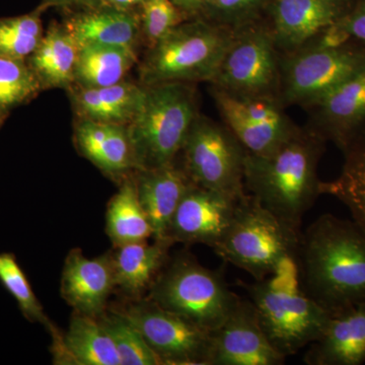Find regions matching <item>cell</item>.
I'll return each instance as SVG.
<instances>
[{
  "mask_svg": "<svg viewBox=\"0 0 365 365\" xmlns=\"http://www.w3.org/2000/svg\"><path fill=\"white\" fill-rule=\"evenodd\" d=\"M297 270L302 292L330 314L364 302V230L322 215L302 234Z\"/></svg>",
  "mask_w": 365,
  "mask_h": 365,
  "instance_id": "obj_1",
  "label": "cell"
},
{
  "mask_svg": "<svg viewBox=\"0 0 365 365\" xmlns=\"http://www.w3.org/2000/svg\"><path fill=\"white\" fill-rule=\"evenodd\" d=\"M321 141L294 133L266 155L247 153L244 180L251 195L297 232L321 190L317 169Z\"/></svg>",
  "mask_w": 365,
  "mask_h": 365,
  "instance_id": "obj_2",
  "label": "cell"
},
{
  "mask_svg": "<svg viewBox=\"0 0 365 365\" xmlns=\"http://www.w3.org/2000/svg\"><path fill=\"white\" fill-rule=\"evenodd\" d=\"M242 285L271 344L287 359L325 330L331 314L302 292L294 261L270 277Z\"/></svg>",
  "mask_w": 365,
  "mask_h": 365,
  "instance_id": "obj_3",
  "label": "cell"
},
{
  "mask_svg": "<svg viewBox=\"0 0 365 365\" xmlns=\"http://www.w3.org/2000/svg\"><path fill=\"white\" fill-rule=\"evenodd\" d=\"M302 234L253 195H247L237 203L230 227L213 250L255 280H262L277 273L287 262L297 263Z\"/></svg>",
  "mask_w": 365,
  "mask_h": 365,
  "instance_id": "obj_4",
  "label": "cell"
},
{
  "mask_svg": "<svg viewBox=\"0 0 365 365\" xmlns=\"http://www.w3.org/2000/svg\"><path fill=\"white\" fill-rule=\"evenodd\" d=\"M144 86L143 106L127 125L135 170L174 163L196 119L194 95L184 83Z\"/></svg>",
  "mask_w": 365,
  "mask_h": 365,
  "instance_id": "obj_5",
  "label": "cell"
},
{
  "mask_svg": "<svg viewBox=\"0 0 365 365\" xmlns=\"http://www.w3.org/2000/svg\"><path fill=\"white\" fill-rule=\"evenodd\" d=\"M145 297L210 333L241 299L228 287L222 271L204 267L187 253L169 259Z\"/></svg>",
  "mask_w": 365,
  "mask_h": 365,
  "instance_id": "obj_6",
  "label": "cell"
},
{
  "mask_svg": "<svg viewBox=\"0 0 365 365\" xmlns=\"http://www.w3.org/2000/svg\"><path fill=\"white\" fill-rule=\"evenodd\" d=\"M232 38L215 26L179 24L150 46L139 68L141 85L215 81Z\"/></svg>",
  "mask_w": 365,
  "mask_h": 365,
  "instance_id": "obj_7",
  "label": "cell"
},
{
  "mask_svg": "<svg viewBox=\"0 0 365 365\" xmlns=\"http://www.w3.org/2000/svg\"><path fill=\"white\" fill-rule=\"evenodd\" d=\"M184 170L196 186L240 201L245 192L247 151L235 135L206 118L194 120L182 145Z\"/></svg>",
  "mask_w": 365,
  "mask_h": 365,
  "instance_id": "obj_8",
  "label": "cell"
},
{
  "mask_svg": "<svg viewBox=\"0 0 365 365\" xmlns=\"http://www.w3.org/2000/svg\"><path fill=\"white\" fill-rule=\"evenodd\" d=\"M118 311L140 331L163 365H209L212 333L145 297Z\"/></svg>",
  "mask_w": 365,
  "mask_h": 365,
  "instance_id": "obj_9",
  "label": "cell"
},
{
  "mask_svg": "<svg viewBox=\"0 0 365 365\" xmlns=\"http://www.w3.org/2000/svg\"><path fill=\"white\" fill-rule=\"evenodd\" d=\"M364 64L365 46L321 45L288 66L285 93L290 102L316 103Z\"/></svg>",
  "mask_w": 365,
  "mask_h": 365,
  "instance_id": "obj_10",
  "label": "cell"
},
{
  "mask_svg": "<svg viewBox=\"0 0 365 365\" xmlns=\"http://www.w3.org/2000/svg\"><path fill=\"white\" fill-rule=\"evenodd\" d=\"M285 360L271 344L248 299H240L212 333L209 365H282Z\"/></svg>",
  "mask_w": 365,
  "mask_h": 365,
  "instance_id": "obj_11",
  "label": "cell"
},
{
  "mask_svg": "<svg viewBox=\"0 0 365 365\" xmlns=\"http://www.w3.org/2000/svg\"><path fill=\"white\" fill-rule=\"evenodd\" d=\"M240 201L193 185L170 220L167 241L203 244L215 249L230 227Z\"/></svg>",
  "mask_w": 365,
  "mask_h": 365,
  "instance_id": "obj_12",
  "label": "cell"
},
{
  "mask_svg": "<svg viewBox=\"0 0 365 365\" xmlns=\"http://www.w3.org/2000/svg\"><path fill=\"white\" fill-rule=\"evenodd\" d=\"M275 76L272 41L253 33L232 42L213 81L227 93L247 98L268 90Z\"/></svg>",
  "mask_w": 365,
  "mask_h": 365,
  "instance_id": "obj_13",
  "label": "cell"
},
{
  "mask_svg": "<svg viewBox=\"0 0 365 365\" xmlns=\"http://www.w3.org/2000/svg\"><path fill=\"white\" fill-rule=\"evenodd\" d=\"M115 288L111 253L91 259L78 248L67 255L60 294L74 312L98 318L107 309Z\"/></svg>",
  "mask_w": 365,
  "mask_h": 365,
  "instance_id": "obj_14",
  "label": "cell"
},
{
  "mask_svg": "<svg viewBox=\"0 0 365 365\" xmlns=\"http://www.w3.org/2000/svg\"><path fill=\"white\" fill-rule=\"evenodd\" d=\"M304 355L309 365L365 362V302L331 314L325 330Z\"/></svg>",
  "mask_w": 365,
  "mask_h": 365,
  "instance_id": "obj_15",
  "label": "cell"
},
{
  "mask_svg": "<svg viewBox=\"0 0 365 365\" xmlns=\"http://www.w3.org/2000/svg\"><path fill=\"white\" fill-rule=\"evenodd\" d=\"M136 172L137 194L153 228V240L167 241L170 220L194 184L184 168L177 167L175 162L158 169Z\"/></svg>",
  "mask_w": 365,
  "mask_h": 365,
  "instance_id": "obj_16",
  "label": "cell"
},
{
  "mask_svg": "<svg viewBox=\"0 0 365 365\" xmlns=\"http://www.w3.org/2000/svg\"><path fill=\"white\" fill-rule=\"evenodd\" d=\"M54 364L72 365H121L109 334L97 318L72 314L66 333H51Z\"/></svg>",
  "mask_w": 365,
  "mask_h": 365,
  "instance_id": "obj_17",
  "label": "cell"
},
{
  "mask_svg": "<svg viewBox=\"0 0 365 365\" xmlns=\"http://www.w3.org/2000/svg\"><path fill=\"white\" fill-rule=\"evenodd\" d=\"M74 141L79 153L105 174L121 176L135 170L130 137L124 125L78 118Z\"/></svg>",
  "mask_w": 365,
  "mask_h": 365,
  "instance_id": "obj_18",
  "label": "cell"
},
{
  "mask_svg": "<svg viewBox=\"0 0 365 365\" xmlns=\"http://www.w3.org/2000/svg\"><path fill=\"white\" fill-rule=\"evenodd\" d=\"M346 13L344 0H276L275 34L282 44L295 47L328 31Z\"/></svg>",
  "mask_w": 365,
  "mask_h": 365,
  "instance_id": "obj_19",
  "label": "cell"
},
{
  "mask_svg": "<svg viewBox=\"0 0 365 365\" xmlns=\"http://www.w3.org/2000/svg\"><path fill=\"white\" fill-rule=\"evenodd\" d=\"M72 108L78 119L127 126L143 106L145 86L122 81L104 88H83L72 86Z\"/></svg>",
  "mask_w": 365,
  "mask_h": 365,
  "instance_id": "obj_20",
  "label": "cell"
},
{
  "mask_svg": "<svg viewBox=\"0 0 365 365\" xmlns=\"http://www.w3.org/2000/svg\"><path fill=\"white\" fill-rule=\"evenodd\" d=\"M173 244L155 240L131 242L115 247L111 253L116 288L125 294L141 299L169 261V249Z\"/></svg>",
  "mask_w": 365,
  "mask_h": 365,
  "instance_id": "obj_21",
  "label": "cell"
},
{
  "mask_svg": "<svg viewBox=\"0 0 365 365\" xmlns=\"http://www.w3.org/2000/svg\"><path fill=\"white\" fill-rule=\"evenodd\" d=\"M324 131L342 148L365 122V64L317 101Z\"/></svg>",
  "mask_w": 365,
  "mask_h": 365,
  "instance_id": "obj_22",
  "label": "cell"
},
{
  "mask_svg": "<svg viewBox=\"0 0 365 365\" xmlns=\"http://www.w3.org/2000/svg\"><path fill=\"white\" fill-rule=\"evenodd\" d=\"M66 26L79 46L111 45L136 50L141 36L139 16L108 6L76 14Z\"/></svg>",
  "mask_w": 365,
  "mask_h": 365,
  "instance_id": "obj_23",
  "label": "cell"
},
{
  "mask_svg": "<svg viewBox=\"0 0 365 365\" xmlns=\"http://www.w3.org/2000/svg\"><path fill=\"white\" fill-rule=\"evenodd\" d=\"M79 45L66 25L52 24L37 49L29 58V66L43 88H64L74 85Z\"/></svg>",
  "mask_w": 365,
  "mask_h": 365,
  "instance_id": "obj_24",
  "label": "cell"
},
{
  "mask_svg": "<svg viewBox=\"0 0 365 365\" xmlns=\"http://www.w3.org/2000/svg\"><path fill=\"white\" fill-rule=\"evenodd\" d=\"M345 162L339 176L322 182L321 194L335 197L365 232V122L342 148Z\"/></svg>",
  "mask_w": 365,
  "mask_h": 365,
  "instance_id": "obj_25",
  "label": "cell"
},
{
  "mask_svg": "<svg viewBox=\"0 0 365 365\" xmlns=\"http://www.w3.org/2000/svg\"><path fill=\"white\" fill-rule=\"evenodd\" d=\"M136 50L118 46H79L74 85L83 88H104L124 81L135 64Z\"/></svg>",
  "mask_w": 365,
  "mask_h": 365,
  "instance_id": "obj_26",
  "label": "cell"
},
{
  "mask_svg": "<svg viewBox=\"0 0 365 365\" xmlns=\"http://www.w3.org/2000/svg\"><path fill=\"white\" fill-rule=\"evenodd\" d=\"M106 232L114 248L153 237V228L139 201L134 179H125L108 204Z\"/></svg>",
  "mask_w": 365,
  "mask_h": 365,
  "instance_id": "obj_27",
  "label": "cell"
},
{
  "mask_svg": "<svg viewBox=\"0 0 365 365\" xmlns=\"http://www.w3.org/2000/svg\"><path fill=\"white\" fill-rule=\"evenodd\" d=\"M216 98L230 130L247 153L269 155L294 135H283L255 121L245 110L239 96L220 91Z\"/></svg>",
  "mask_w": 365,
  "mask_h": 365,
  "instance_id": "obj_28",
  "label": "cell"
},
{
  "mask_svg": "<svg viewBox=\"0 0 365 365\" xmlns=\"http://www.w3.org/2000/svg\"><path fill=\"white\" fill-rule=\"evenodd\" d=\"M97 319L111 337L121 365H163L140 331L118 309H106Z\"/></svg>",
  "mask_w": 365,
  "mask_h": 365,
  "instance_id": "obj_29",
  "label": "cell"
},
{
  "mask_svg": "<svg viewBox=\"0 0 365 365\" xmlns=\"http://www.w3.org/2000/svg\"><path fill=\"white\" fill-rule=\"evenodd\" d=\"M0 20V57L25 60L37 49L43 33L41 11Z\"/></svg>",
  "mask_w": 365,
  "mask_h": 365,
  "instance_id": "obj_30",
  "label": "cell"
},
{
  "mask_svg": "<svg viewBox=\"0 0 365 365\" xmlns=\"http://www.w3.org/2000/svg\"><path fill=\"white\" fill-rule=\"evenodd\" d=\"M0 281L18 302L21 313L26 319L44 325L49 333L54 330L50 319L46 316L39 300L34 294L28 278L21 270L14 255L0 254Z\"/></svg>",
  "mask_w": 365,
  "mask_h": 365,
  "instance_id": "obj_31",
  "label": "cell"
},
{
  "mask_svg": "<svg viewBox=\"0 0 365 365\" xmlns=\"http://www.w3.org/2000/svg\"><path fill=\"white\" fill-rule=\"evenodd\" d=\"M41 90L39 79L24 60L0 57V111L21 104Z\"/></svg>",
  "mask_w": 365,
  "mask_h": 365,
  "instance_id": "obj_32",
  "label": "cell"
},
{
  "mask_svg": "<svg viewBox=\"0 0 365 365\" xmlns=\"http://www.w3.org/2000/svg\"><path fill=\"white\" fill-rule=\"evenodd\" d=\"M140 7L141 36L150 46L181 24L179 9L172 0H143Z\"/></svg>",
  "mask_w": 365,
  "mask_h": 365,
  "instance_id": "obj_33",
  "label": "cell"
},
{
  "mask_svg": "<svg viewBox=\"0 0 365 365\" xmlns=\"http://www.w3.org/2000/svg\"><path fill=\"white\" fill-rule=\"evenodd\" d=\"M326 34L322 45H342L346 41L352 39L365 46V0L352 11H347L335 25L326 31Z\"/></svg>",
  "mask_w": 365,
  "mask_h": 365,
  "instance_id": "obj_34",
  "label": "cell"
},
{
  "mask_svg": "<svg viewBox=\"0 0 365 365\" xmlns=\"http://www.w3.org/2000/svg\"><path fill=\"white\" fill-rule=\"evenodd\" d=\"M262 0H215L213 6L223 14H235L253 9Z\"/></svg>",
  "mask_w": 365,
  "mask_h": 365,
  "instance_id": "obj_35",
  "label": "cell"
},
{
  "mask_svg": "<svg viewBox=\"0 0 365 365\" xmlns=\"http://www.w3.org/2000/svg\"><path fill=\"white\" fill-rule=\"evenodd\" d=\"M103 6L112 7V9H122V11H131L136 6H140L143 0H98Z\"/></svg>",
  "mask_w": 365,
  "mask_h": 365,
  "instance_id": "obj_36",
  "label": "cell"
},
{
  "mask_svg": "<svg viewBox=\"0 0 365 365\" xmlns=\"http://www.w3.org/2000/svg\"><path fill=\"white\" fill-rule=\"evenodd\" d=\"M98 0H44L43 2V7L50 6H88L93 7L95 6L96 2Z\"/></svg>",
  "mask_w": 365,
  "mask_h": 365,
  "instance_id": "obj_37",
  "label": "cell"
},
{
  "mask_svg": "<svg viewBox=\"0 0 365 365\" xmlns=\"http://www.w3.org/2000/svg\"><path fill=\"white\" fill-rule=\"evenodd\" d=\"M178 6V9L182 11H188V13H195L202 4L200 0H172Z\"/></svg>",
  "mask_w": 365,
  "mask_h": 365,
  "instance_id": "obj_38",
  "label": "cell"
},
{
  "mask_svg": "<svg viewBox=\"0 0 365 365\" xmlns=\"http://www.w3.org/2000/svg\"><path fill=\"white\" fill-rule=\"evenodd\" d=\"M201 4H215V0H200Z\"/></svg>",
  "mask_w": 365,
  "mask_h": 365,
  "instance_id": "obj_39",
  "label": "cell"
}]
</instances>
